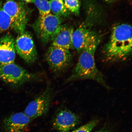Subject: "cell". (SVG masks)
<instances>
[{
    "instance_id": "cell-1",
    "label": "cell",
    "mask_w": 132,
    "mask_h": 132,
    "mask_svg": "<svg viewBox=\"0 0 132 132\" xmlns=\"http://www.w3.org/2000/svg\"><path fill=\"white\" fill-rule=\"evenodd\" d=\"M132 45L131 26L123 24L115 26L104 50V60L113 63L126 60L131 54Z\"/></svg>"
},
{
    "instance_id": "cell-2",
    "label": "cell",
    "mask_w": 132,
    "mask_h": 132,
    "mask_svg": "<svg viewBox=\"0 0 132 132\" xmlns=\"http://www.w3.org/2000/svg\"><path fill=\"white\" fill-rule=\"evenodd\" d=\"M100 42L98 37L90 43L80 53L78 62L72 71L68 82L82 80L95 81L107 89L104 76L96 65L95 55Z\"/></svg>"
},
{
    "instance_id": "cell-3",
    "label": "cell",
    "mask_w": 132,
    "mask_h": 132,
    "mask_svg": "<svg viewBox=\"0 0 132 132\" xmlns=\"http://www.w3.org/2000/svg\"><path fill=\"white\" fill-rule=\"evenodd\" d=\"M3 8L11 18L12 29L19 34L25 31L29 15L23 3L14 0H7Z\"/></svg>"
},
{
    "instance_id": "cell-4",
    "label": "cell",
    "mask_w": 132,
    "mask_h": 132,
    "mask_svg": "<svg viewBox=\"0 0 132 132\" xmlns=\"http://www.w3.org/2000/svg\"><path fill=\"white\" fill-rule=\"evenodd\" d=\"M37 76L14 63L0 66V79L14 86L22 85Z\"/></svg>"
},
{
    "instance_id": "cell-5",
    "label": "cell",
    "mask_w": 132,
    "mask_h": 132,
    "mask_svg": "<svg viewBox=\"0 0 132 132\" xmlns=\"http://www.w3.org/2000/svg\"><path fill=\"white\" fill-rule=\"evenodd\" d=\"M45 59L54 72H63L71 64L72 58L69 50L51 46L47 50Z\"/></svg>"
},
{
    "instance_id": "cell-6",
    "label": "cell",
    "mask_w": 132,
    "mask_h": 132,
    "mask_svg": "<svg viewBox=\"0 0 132 132\" xmlns=\"http://www.w3.org/2000/svg\"><path fill=\"white\" fill-rule=\"evenodd\" d=\"M62 23L61 18L50 13L44 17H39L34 25V29L41 42L46 44L51 41Z\"/></svg>"
},
{
    "instance_id": "cell-7",
    "label": "cell",
    "mask_w": 132,
    "mask_h": 132,
    "mask_svg": "<svg viewBox=\"0 0 132 132\" xmlns=\"http://www.w3.org/2000/svg\"><path fill=\"white\" fill-rule=\"evenodd\" d=\"M16 52L26 63H34L37 60V53L32 38L25 31L19 34L15 40Z\"/></svg>"
},
{
    "instance_id": "cell-8",
    "label": "cell",
    "mask_w": 132,
    "mask_h": 132,
    "mask_svg": "<svg viewBox=\"0 0 132 132\" xmlns=\"http://www.w3.org/2000/svg\"><path fill=\"white\" fill-rule=\"evenodd\" d=\"M52 93L49 87L30 102L24 113L31 120L45 114L48 111L52 98Z\"/></svg>"
},
{
    "instance_id": "cell-9",
    "label": "cell",
    "mask_w": 132,
    "mask_h": 132,
    "mask_svg": "<svg viewBox=\"0 0 132 132\" xmlns=\"http://www.w3.org/2000/svg\"><path fill=\"white\" fill-rule=\"evenodd\" d=\"M78 117L75 113L67 109L59 110L53 119V126L59 132H69L78 124Z\"/></svg>"
},
{
    "instance_id": "cell-10",
    "label": "cell",
    "mask_w": 132,
    "mask_h": 132,
    "mask_svg": "<svg viewBox=\"0 0 132 132\" xmlns=\"http://www.w3.org/2000/svg\"><path fill=\"white\" fill-rule=\"evenodd\" d=\"M15 39L7 34L0 39V66L14 63L16 57Z\"/></svg>"
},
{
    "instance_id": "cell-11",
    "label": "cell",
    "mask_w": 132,
    "mask_h": 132,
    "mask_svg": "<svg viewBox=\"0 0 132 132\" xmlns=\"http://www.w3.org/2000/svg\"><path fill=\"white\" fill-rule=\"evenodd\" d=\"M98 37L85 25L80 26L73 31L72 45L80 54L87 46Z\"/></svg>"
},
{
    "instance_id": "cell-12",
    "label": "cell",
    "mask_w": 132,
    "mask_h": 132,
    "mask_svg": "<svg viewBox=\"0 0 132 132\" xmlns=\"http://www.w3.org/2000/svg\"><path fill=\"white\" fill-rule=\"evenodd\" d=\"M31 121L24 113L18 112L5 119L4 127L7 132H25Z\"/></svg>"
},
{
    "instance_id": "cell-13",
    "label": "cell",
    "mask_w": 132,
    "mask_h": 132,
    "mask_svg": "<svg viewBox=\"0 0 132 132\" xmlns=\"http://www.w3.org/2000/svg\"><path fill=\"white\" fill-rule=\"evenodd\" d=\"M73 31L72 27L66 25H61L51 39V46L69 50L72 46Z\"/></svg>"
},
{
    "instance_id": "cell-14",
    "label": "cell",
    "mask_w": 132,
    "mask_h": 132,
    "mask_svg": "<svg viewBox=\"0 0 132 132\" xmlns=\"http://www.w3.org/2000/svg\"><path fill=\"white\" fill-rule=\"evenodd\" d=\"M49 2L51 11L54 14L61 18L69 15V11L66 8L63 0H50Z\"/></svg>"
},
{
    "instance_id": "cell-15",
    "label": "cell",
    "mask_w": 132,
    "mask_h": 132,
    "mask_svg": "<svg viewBox=\"0 0 132 132\" xmlns=\"http://www.w3.org/2000/svg\"><path fill=\"white\" fill-rule=\"evenodd\" d=\"M12 28L11 18L3 9L2 4L0 2V34Z\"/></svg>"
},
{
    "instance_id": "cell-16",
    "label": "cell",
    "mask_w": 132,
    "mask_h": 132,
    "mask_svg": "<svg viewBox=\"0 0 132 132\" xmlns=\"http://www.w3.org/2000/svg\"><path fill=\"white\" fill-rule=\"evenodd\" d=\"M34 3L38 10L39 18H42L50 14V4L47 0H35Z\"/></svg>"
},
{
    "instance_id": "cell-17",
    "label": "cell",
    "mask_w": 132,
    "mask_h": 132,
    "mask_svg": "<svg viewBox=\"0 0 132 132\" xmlns=\"http://www.w3.org/2000/svg\"><path fill=\"white\" fill-rule=\"evenodd\" d=\"M64 3L69 12L76 15L79 14L80 7L79 0H64Z\"/></svg>"
},
{
    "instance_id": "cell-18",
    "label": "cell",
    "mask_w": 132,
    "mask_h": 132,
    "mask_svg": "<svg viewBox=\"0 0 132 132\" xmlns=\"http://www.w3.org/2000/svg\"><path fill=\"white\" fill-rule=\"evenodd\" d=\"M98 120H93L80 126L72 132H92L98 124Z\"/></svg>"
},
{
    "instance_id": "cell-19",
    "label": "cell",
    "mask_w": 132,
    "mask_h": 132,
    "mask_svg": "<svg viewBox=\"0 0 132 132\" xmlns=\"http://www.w3.org/2000/svg\"><path fill=\"white\" fill-rule=\"evenodd\" d=\"M19 1L23 3H34L35 0H19Z\"/></svg>"
},
{
    "instance_id": "cell-20",
    "label": "cell",
    "mask_w": 132,
    "mask_h": 132,
    "mask_svg": "<svg viewBox=\"0 0 132 132\" xmlns=\"http://www.w3.org/2000/svg\"><path fill=\"white\" fill-rule=\"evenodd\" d=\"M96 132H108L107 131H97Z\"/></svg>"
},
{
    "instance_id": "cell-21",
    "label": "cell",
    "mask_w": 132,
    "mask_h": 132,
    "mask_svg": "<svg viewBox=\"0 0 132 132\" xmlns=\"http://www.w3.org/2000/svg\"><path fill=\"white\" fill-rule=\"evenodd\" d=\"M105 1H112V0H105Z\"/></svg>"
}]
</instances>
